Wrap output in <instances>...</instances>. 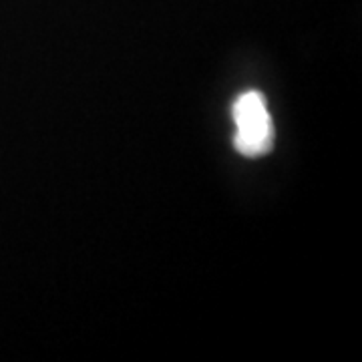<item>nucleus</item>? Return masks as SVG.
Masks as SVG:
<instances>
[{"label": "nucleus", "mask_w": 362, "mask_h": 362, "mask_svg": "<svg viewBox=\"0 0 362 362\" xmlns=\"http://www.w3.org/2000/svg\"><path fill=\"white\" fill-rule=\"evenodd\" d=\"M235 121V149L246 157L266 156L274 145V123L268 103L258 90H247L238 97L232 109Z\"/></svg>", "instance_id": "obj_1"}]
</instances>
